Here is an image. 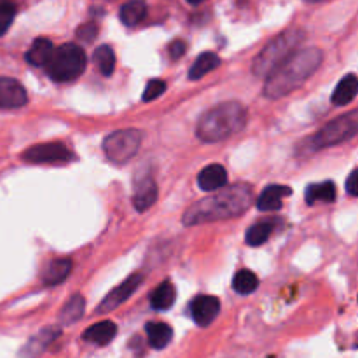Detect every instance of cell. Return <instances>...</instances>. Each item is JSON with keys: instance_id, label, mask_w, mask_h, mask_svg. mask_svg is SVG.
Instances as JSON below:
<instances>
[{"instance_id": "obj_27", "label": "cell", "mask_w": 358, "mask_h": 358, "mask_svg": "<svg viewBox=\"0 0 358 358\" xmlns=\"http://www.w3.org/2000/svg\"><path fill=\"white\" fill-rule=\"evenodd\" d=\"M93 62L103 76H110L115 69V55L114 51H112V48H108V45H100V48L94 49Z\"/></svg>"}, {"instance_id": "obj_4", "label": "cell", "mask_w": 358, "mask_h": 358, "mask_svg": "<svg viewBox=\"0 0 358 358\" xmlns=\"http://www.w3.org/2000/svg\"><path fill=\"white\" fill-rule=\"evenodd\" d=\"M304 41V31L299 28H290L285 30L283 34L276 35L273 41L266 44V48L255 56L252 70L257 77H268L280 63L285 62L294 51L301 45Z\"/></svg>"}, {"instance_id": "obj_16", "label": "cell", "mask_w": 358, "mask_h": 358, "mask_svg": "<svg viewBox=\"0 0 358 358\" xmlns=\"http://www.w3.org/2000/svg\"><path fill=\"white\" fill-rule=\"evenodd\" d=\"M72 271V261L70 259H56L45 264L42 269V282L45 285H58V283L65 282L66 276Z\"/></svg>"}, {"instance_id": "obj_21", "label": "cell", "mask_w": 358, "mask_h": 358, "mask_svg": "<svg viewBox=\"0 0 358 358\" xmlns=\"http://www.w3.org/2000/svg\"><path fill=\"white\" fill-rule=\"evenodd\" d=\"M147 6L143 0H129L119 9V17L126 27H135L145 17Z\"/></svg>"}, {"instance_id": "obj_23", "label": "cell", "mask_w": 358, "mask_h": 358, "mask_svg": "<svg viewBox=\"0 0 358 358\" xmlns=\"http://www.w3.org/2000/svg\"><path fill=\"white\" fill-rule=\"evenodd\" d=\"M175 296H177L175 287L170 282H163L150 296V306L156 311L170 310L171 304L175 303Z\"/></svg>"}, {"instance_id": "obj_34", "label": "cell", "mask_w": 358, "mask_h": 358, "mask_svg": "<svg viewBox=\"0 0 358 358\" xmlns=\"http://www.w3.org/2000/svg\"><path fill=\"white\" fill-rule=\"evenodd\" d=\"M205 0H187V3H191V6H199V3H203Z\"/></svg>"}, {"instance_id": "obj_35", "label": "cell", "mask_w": 358, "mask_h": 358, "mask_svg": "<svg viewBox=\"0 0 358 358\" xmlns=\"http://www.w3.org/2000/svg\"><path fill=\"white\" fill-rule=\"evenodd\" d=\"M306 2H311V3H317V2H322V0H306Z\"/></svg>"}, {"instance_id": "obj_15", "label": "cell", "mask_w": 358, "mask_h": 358, "mask_svg": "<svg viewBox=\"0 0 358 358\" xmlns=\"http://www.w3.org/2000/svg\"><path fill=\"white\" fill-rule=\"evenodd\" d=\"M115 334H117V327H115L114 322L105 320V322H98V324H94L93 327L86 329L83 334V339L87 343H93V345L105 346L115 338Z\"/></svg>"}, {"instance_id": "obj_30", "label": "cell", "mask_w": 358, "mask_h": 358, "mask_svg": "<svg viewBox=\"0 0 358 358\" xmlns=\"http://www.w3.org/2000/svg\"><path fill=\"white\" fill-rule=\"evenodd\" d=\"M164 90H166V83L161 79H152L149 80V84L145 86V91H143V101H152L156 100L157 96H161V94L164 93Z\"/></svg>"}, {"instance_id": "obj_28", "label": "cell", "mask_w": 358, "mask_h": 358, "mask_svg": "<svg viewBox=\"0 0 358 358\" xmlns=\"http://www.w3.org/2000/svg\"><path fill=\"white\" fill-rule=\"evenodd\" d=\"M257 285H259L257 276H255L252 271H247V269H243V271H238L236 276H234V280H233L234 290H236L238 294H241V296L252 294L255 289H257Z\"/></svg>"}, {"instance_id": "obj_25", "label": "cell", "mask_w": 358, "mask_h": 358, "mask_svg": "<svg viewBox=\"0 0 358 358\" xmlns=\"http://www.w3.org/2000/svg\"><path fill=\"white\" fill-rule=\"evenodd\" d=\"M52 52V44L49 38H37V41L31 44V48L27 52V62L31 63L35 66H44L48 63L49 56Z\"/></svg>"}, {"instance_id": "obj_6", "label": "cell", "mask_w": 358, "mask_h": 358, "mask_svg": "<svg viewBox=\"0 0 358 358\" xmlns=\"http://www.w3.org/2000/svg\"><path fill=\"white\" fill-rule=\"evenodd\" d=\"M358 131V112L352 110L341 117L325 124L318 133L311 136V149L320 150L325 147L338 145L345 140L353 138Z\"/></svg>"}, {"instance_id": "obj_22", "label": "cell", "mask_w": 358, "mask_h": 358, "mask_svg": "<svg viewBox=\"0 0 358 358\" xmlns=\"http://www.w3.org/2000/svg\"><path fill=\"white\" fill-rule=\"evenodd\" d=\"M336 199V185L334 182L327 180L322 184H313L306 189V203L315 205V203H332Z\"/></svg>"}, {"instance_id": "obj_33", "label": "cell", "mask_w": 358, "mask_h": 358, "mask_svg": "<svg viewBox=\"0 0 358 358\" xmlns=\"http://www.w3.org/2000/svg\"><path fill=\"white\" fill-rule=\"evenodd\" d=\"M357 170H353L352 173H350V177H348V182H346V189H348V194L350 196H357L358 194V187H357V182H358V178H357Z\"/></svg>"}, {"instance_id": "obj_11", "label": "cell", "mask_w": 358, "mask_h": 358, "mask_svg": "<svg viewBox=\"0 0 358 358\" xmlns=\"http://www.w3.org/2000/svg\"><path fill=\"white\" fill-rule=\"evenodd\" d=\"M27 101V91L16 79L0 77V108H20Z\"/></svg>"}, {"instance_id": "obj_12", "label": "cell", "mask_w": 358, "mask_h": 358, "mask_svg": "<svg viewBox=\"0 0 358 358\" xmlns=\"http://www.w3.org/2000/svg\"><path fill=\"white\" fill-rule=\"evenodd\" d=\"M157 185L152 177L140 178L135 184V194H133V206L136 212H145L156 203Z\"/></svg>"}, {"instance_id": "obj_24", "label": "cell", "mask_w": 358, "mask_h": 358, "mask_svg": "<svg viewBox=\"0 0 358 358\" xmlns=\"http://www.w3.org/2000/svg\"><path fill=\"white\" fill-rule=\"evenodd\" d=\"M84 308H86V301L83 296H72L69 303L63 306V310L59 311V322L62 325H72L79 320L84 315Z\"/></svg>"}, {"instance_id": "obj_8", "label": "cell", "mask_w": 358, "mask_h": 358, "mask_svg": "<svg viewBox=\"0 0 358 358\" xmlns=\"http://www.w3.org/2000/svg\"><path fill=\"white\" fill-rule=\"evenodd\" d=\"M24 161L34 164L42 163H66V161L76 159L72 152L66 149L63 143L59 142H49V143H38V145L30 147L21 154Z\"/></svg>"}, {"instance_id": "obj_14", "label": "cell", "mask_w": 358, "mask_h": 358, "mask_svg": "<svg viewBox=\"0 0 358 358\" xmlns=\"http://www.w3.org/2000/svg\"><path fill=\"white\" fill-rule=\"evenodd\" d=\"M292 194V189L285 187V185H269L261 192L257 199V208L261 212H273V210H280L283 205V199L289 198Z\"/></svg>"}, {"instance_id": "obj_36", "label": "cell", "mask_w": 358, "mask_h": 358, "mask_svg": "<svg viewBox=\"0 0 358 358\" xmlns=\"http://www.w3.org/2000/svg\"><path fill=\"white\" fill-rule=\"evenodd\" d=\"M3 2H9V0H3Z\"/></svg>"}, {"instance_id": "obj_18", "label": "cell", "mask_w": 358, "mask_h": 358, "mask_svg": "<svg viewBox=\"0 0 358 358\" xmlns=\"http://www.w3.org/2000/svg\"><path fill=\"white\" fill-rule=\"evenodd\" d=\"M145 332L149 345L154 350L166 348L171 339H173V329L168 324H163V322H150V324L145 325Z\"/></svg>"}, {"instance_id": "obj_1", "label": "cell", "mask_w": 358, "mask_h": 358, "mask_svg": "<svg viewBox=\"0 0 358 358\" xmlns=\"http://www.w3.org/2000/svg\"><path fill=\"white\" fill-rule=\"evenodd\" d=\"M322 63L320 49H303L294 51L283 63H280L268 76L264 94L268 98H282L303 86L318 70Z\"/></svg>"}, {"instance_id": "obj_5", "label": "cell", "mask_w": 358, "mask_h": 358, "mask_svg": "<svg viewBox=\"0 0 358 358\" xmlns=\"http://www.w3.org/2000/svg\"><path fill=\"white\" fill-rule=\"evenodd\" d=\"M86 52L77 44H63L58 49H52L45 70L48 76L56 83H70L83 76L86 70Z\"/></svg>"}, {"instance_id": "obj_20", "label": "cell", "mask_w": 358, "mask_h": 358, "mask_svg": "<svg viewBox=\"0 0 358 358\" xmlns=\"http://www.w3.org/2000/svg\"><path fill=\"white\" fill-rule=\"evenodd\" d=\"M219 65H220V58L215 55V52L212 51L201 52V55L196 58L194 65L191 66V70H189V79L191 80L201 79V77H205L206 73L215 70Z\"/></svg>"}, {"instance_id": "obj_26", "label": "cell", "mask_w": 358, "mask_h": 358, "mask_svg": "<svg viewBox=\"0 0 358 358\" xmlns=\"http://www.w3.org/2000/svg\"><path fill=\"white\" fill-rule=\"evenodd\" d=\"M273 229H275V224L271 220H264V222H257L247 231L245 234V241L252 247H259V245L266 243L269 240V236L273 234Z\"/></svg>"}, {"instance_id": "obj_10", "label": "cell", "mask_w": 358, "mask_h": 358, "mask_svg": "<svg viewBox=\"0 0 358 358\" xmlns=\"http://www.w3.org/2000/svg\"><path fill=\"white\" fill-rule=\"evenodd\" d=\"M220 313V301L213 296H198L191 303L192 320L199 327H208Z\"/></svg>"}, {"instance_id": "obj_17", "label": "cell", "mask_w": 358, "mask_h": 358, "mask_svg": "<svg viewBox=\"0 0 358 358\" xmlns=\"http://www.w3.org/2000/svg\"><path fill=\"white\" fill-rule=\"evenodd\" d=\"M58 336H59L58 329H44V331L38 332L35 338H31L30 341H28V345L21 350L20 357L21 358H37L45 348H48L49 345H51L52 341H55V338H58Z\"/></svg>"}, {"instance_id": "obj_32", "label": "cell", "mask_w": 358, "mask_h": 358, "mask_svg": "<svg viewBox=\"0 0 358 358\" xmlns=\"http://www.w3.org/2000/svg\"><path fill=\"white\" fill-rule=\"evenodd\" d=\"M168 51H170L171 59H178L185 55V51H187V44H185L184 41H180V38H177V41L171 42Z\"/></svg>"}, {"instance_id": "obj_29", "label": "cell", "mask_w": 358, "mask_h": 358, "mask_svg": "<svg viewBox=\"0 0 358 358\" xmlns=\"http://www.w3.org/2000/svg\"><path fill=\"white\" fill-rule=\"evenodd\" d=\"M14 16H16V7L10 2L0 0V37L9 30V27L14 21Z\"/></svg>"}, {"instance_id": "obj_9", "label": "cell", "mask_w": 358, "mask_h": 358, "mask_svg": "<svg viewBox=\"0 0 358 358\" xmlns=\"http://www.w3.org/2000/svg\"><path fill=\"white\" fill-rule=\"evenodd\" d=\"M142 280L143 278L140 273H135V275L128 276L121 285L115 287V289L112 290L103 301H101L100 306H98V313H108V311L115 310V308L121 306L122 303H126V301L135 294V290L142 285Z\"/></svg>"}, {"instance_id": "obj_3", "label": "cell", "mask_w": 358, "mask_h": 358, "mask_svg": "<svg viewBox=\"0 0 358 358\" xmlns=\"http://www.w3.org/2000/svg\"><path fill=\"white\" fill-rule=\"evenodd\" d=\"M248 112L238 101H224L201 115L196 135L201 142L215 143L236 135L247 126Z\"/></svg>"}, {"instance_id": "obj_13", "label": "cell", "mask_w": 358, "mask_h": 358, "mask_svg": "<svg viewBox=\"0 0 358 358\" xmlns=\"http://www.w3.org/2000/svg\"><path fill=\"white\" fill-rule=\"evenodd\" d=\"M227 184V171L222 164H210L198 175V185L205 192H213Z\"/></svg>"}, {"instance_id": "obj_7", "label": "cell", "mask_w": 358, "mask_h": 358, "mask_svg": "<svg viewBox=\"0 0 358 358\" xmlns=\"http://www.w3.org/2000/svg\"><path fill=\"white\" fill-rule=\"evenodd\" d=\"M140 145H142V133L138 129H119L103 140V152L112 163L124 164L136 156Z\"/></svg>"}, {"instance_id": "obj_19", "label": "cell", "mask_w": 358, "mask_h": 358, "mask_svg": "<svg viewBox=\"0 0 358 358\" xmlns=\"http://www.w3.org/2000/svg\"><path fill=\"white\" fill-rule=\"evenodd\" d=\"M358 91V80L355 73H348L346 77H343L339 80L338 87L334 90V94H332V103L339 105V107H345V105L352 103L357 96Z\"/></svg>"}, {"instance_id": "obj_31", "label": "cell", "mask_w": 358, "mask_h": 358, "mask_svg": "<svg viewBox=\"0 0 358 358\" xmlns=\"http://www.w3.org/2000/svg\"><path fill=\"white\" fill-rule=\"evenodd\" d=\"M96 31H98L96 24L86 23V24H83L79 30H77V37H79L80 41H84V42H91L94 37H96Z\"/></svg>"}, {"instance_id": "obj_2", "label": "cell", "mask_w": 358, "mask_h": 358, "mask_svg": "<svg viewBox=\"0 0 358 358\" xmlns=\"http://www.w3.org/2000/svg\"><path fill=\"white\" fill-rule=\"evenodd\" d=\"M250 201L252 191L248 185H233L226 191L217 192V194L194 203L184 213V224L185 226H196V224L213 222V220L234 219V217H240L247 212Z\"/></svg>"}]
</instances>
